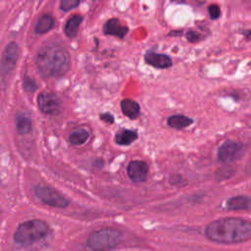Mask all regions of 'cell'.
Returning <instances> with one entry per match:
<instances>
[{"mask_svg":"<svg viewBox=\"0 0 251 251\" xmlns=\"http://www.w3.org/2000/svg\"><path fill=\"white\" fill-rule=\"evenodd\" d=\"M206 236L224 244L239 243L251 238V223L240 218H223L210 223L205 229Z\"/></svg>","mask_w":251,"mask_h":251,"instance_id":"obj_1","label":"cell"},{"mask_svg":"<svg viewBox=\"0 0 251 251\" xmlns=\"http://www.w3.org/2000/svg\"><path fill=\"white\" fill-rule=\"evenodd\" d=\"M35 62L42 75L55 77L67 73L70 66V57L68 51L62 45L48 43L39 49Z\"/></svg>","mask_w":251,"mask_h":251,"instance_id":"obj_2","label":"cell"},{"mask_svg":"<svg viewBox=\"0 0 251 251\" xmlns=\"http://www.w3.org/2000/svg\"><path fill=\"white\" fill-rule=\"evenodd\" d=\"M49 232L48 225L41 220H29L22 223L16 229L14 240L21 245H31L43 239Z\"/></svg>","mask_w":251,"mask_h":251,"instance_id":"obj_3","label":"cell"},{"mask_svg":"<svg viewBox=\"0 0 251 251\" xmlns=\"http://www.w3.org/2000/svg\"><path fill=\"white\" fill-rule=\"evenodd\" d=\"M122 232L115 228H101L90 233L86 246L93 250H109L120 244Z\"/></svg>","mask_w":251,"mask_h":251,"instance_id":"obj_4","label":"cell"},{"mask_svg":"<svg viewBox=\"0 0 251 251\" xmlns=\"http://www.w3.org/2000/svg\"><path fill=\"white\" fill-rule=\"evenodd\" d=\"M34 193L36 197L46 205L58 208H65L69 205V200L53 187L40 184L35 186Z\"/></svg>","mask_w":251,"mask_h":251,"instance_id":"obj_5","label":"cell"},{"mask_svg":"<svg viewBox=\"0 0 251 251\" xmlns=\"http://www.w3.org/2000/svg\"><path fill=\"white\" fill-rule=\"evenodd\" d=\"M37 105L40 111L47 115H57L62 110V103L59 97L53 92H41L37 96Z\"/></svg>","mask_w":251,"mask_h":251,"instance_id":"obj_6","label":"cell"},{"mask_svg":"<svg viewBox=\"0 0 251 251\" xmlns=\"http://www.w3.org/2000/svg\"><path fill=\"white\" fill-rule=\"evenodd\" d=\"M19 58V46L16 42H10L4 49L0 64V71L5 77L14 70Z\"/></svg>","mask_w":251,"mask_h":251,"instance_id":"obj_7","label":"cell"},{"mask_svg":"<svg viewBox=\"0 0 251 251\" xmlns=\"http://www.w3.org/2000/svg\"><path fill=\"white\" fill-rule=\"evenodd\" d=\"M244 153V146L235 141H226L218 150V158L223 163H229L239 159Z\"/></svg>","mask_w":251,"mask_h":251,"instance_id":"obj_8","label":"cell"},{"mask_svg":"<svg viewBox=\"0 0 251 251\" xmlns=\"http://www.w3.org/2000/svg\"><path fill=\"white\" fill-rule=\"evenodd\" d=\"M127 175L131 180L135 182H142L147 178L148 165L139 160L131 161L127 165Z\"/></svg>","mask_w":251,"mask_h":251,"instance_id":"obj_9","label":"cell"},{"mask_svg":"<svg viewBox=\"0 0 251 251\" xmlns=\"http://www.w3.org/2000/svg\"><path fill=\"white\" fill-rule=\"evenodd\" d=\"M144 60L148 65L158 69H167L172 66V59L168 55L153 51L147 52L144 56Z\"/></svg>","mask_w":251,"mask_h":251,"instance_id":"obj_10","label":"cell"},{"mask_svg":"<svg viewBox=\"0 0 251 251\" xmlns=\"http://www.w3.org/2000/svg\"><path fill=\"white\" fill-rule=\"evenodd\" d=\"M104 32L108 35H114L119 38H124L128 32V28L126 25H123L119 19L112 18L105 23Z\"/></svg>","mask_w":251,"mask_h":251,"instance_id":"obj_11","label":"cell"},{"mask_svg":"<svg viewBox=\"0 0 251 251\" xmlns=\"http://www.w3.org/2000/svg\"><path fill=\"white\" fill-rule=\"evenodd\" d=\"M226 208L228 210H248L251 208V198L244 195H238L231 197L226 202Z\"/></svg>","mask_w":251,"mask_h":251,"instance_id":"obj_12","label":"cell"},{"mask_svg":"<svg viewBox=\"0 0 251 251\" xmlns=\"http://www.w3.org/2000/svg\"><path fill=\"white\" fill-rule=\"evenodd\" d=\"M121 109L124 115L131 120L136 119L140 113L139 104L131 99H124L121 102Z\"/></svg>","mask_w":251,"mask_h":251,"instance_id":"obj_13","label":"cell"},{"mask_svg":"<svg viewBox=\"0 0 251 251\" xmlns=\"http://www.w3.org/2000/svg\"><path fill=\"white\" fill-rule=\"evenodd\" d=\"M16 126L19 134H27L31 130L30 117L25 112H19L16 115Z\"/></svg>","mask_w":251,"mask_h":251,"instance_id":"obj_14","label":"cell"},{"mask_svg":"<svg viewBox=\"0 0 251 251\" xmlns=\"http://www.w3.org/2000/svg\"><path fill=\"white\" fill-rule=\"evenodd\" d=\"M53 25L54 18L49 14H44L38 19L34 27V31L37 34H42L49 31L53 27Z\"/></svg>","mask_w":251,"mask_h":251,"instance_id":"obj_15","label":"cell"},{"mask_svg":"<svg viewBox=\"0 0 251 251\" xmlns=\"http://www.w3.org/2000/svg\"><path fill=\"white\" fill-rule=\"evenodd\" d=\"M193 123V120L183 115H173L168 119V125L176 129H181L189 126Z\"/></svg>","mask_w":251,"mask_h":251,"instance_id":"obj_16","label":"cell"},{"mask_svg":"<svg viewBox=\"0 0 251 251\" xmlns=\"http://www.w3.org/2000/svg\"><path fill=\"white\" fill-rule=\"evenodd\" d=\"M82 22V17L79 15L72 16L65 25V33L68 37H74L77 34L79 25Z\"/></svg>","mask_w":251,"mask_h":251,"instance_id":"obj_17","label":"cell"},{"mask_svg":"<svg viewBox=\"0 0 251 251\" xmlns=\"http://www.w3.org/2000/svg\"><path fill=\"white\" fill-rule=\"evenodd\" d=\"M89 137L88 131L83 127H77L74 129L69 136V141L73 145H81Z\"/></svg>","mask_w":251,"mask_h":251,"instance_id":"obj_18","label":"cell"},{"mask_svg":"<svg viewBox=\"0 0 251 251\" xmlns=\"http://www.w3.org/2000/svg\"><path fill=\"white\" fill-rule=\"evenodd\" d=\"M137 138V133L129 129H122L117 132L115 139L120 145H128Z\"/></svg>","mask_w":251,"mask_h":251,"instance_id":"obj_19","label":"cell"},{"mask_svg":"<svg viewBox=\"0 0 251 251\" xmlns=\"http://www.w3.org/2000/svg\"><path fill=\"white\" fill-rule=\"evenodd\" d=\"M81 1L82 0H61L60 8L62 11L67 12L77 7Z\"/></svg>","mask_w":251,"mask_h":251,"instance_id":"obj_20","label":"cell"},{"mask_svg":"<svg viewBox=\"0 0 251 251\" xmlns=\"http://www.w3.org/2000/svg\"><path fill=\"white\" fill-rule=\"evenodd\" d=\"M208 11H209V15H210L211 19H213V20H216L221 16V9L216 4L210 5L208 8Z\"/></svg>","mask_w":251,"mask_h":251,"instance_id":"obj_21","label":"cell"},{"mask_svg":"<svg viewBox=\"0 0 251 251\" xmlns=\"http://www.w3.org/2000/svg\"><path fill=\"white\" fill-rule=\"evenodd\" d=\"M24 87L28 92H33L36 89V83L30 77H25L24 80Z\"/></svg>","mask_w":251,"mask_h":251,"instance_id":"obj_22","label":"cell"},{"mask_svg":"<svg viewBox=\"0 0 251 251\" xmlns=\"http://www.w3.org/2000/svg\"><path fill=\"white\" fill-rule=\"evenodd\" d=\"M100 118H101V120H102V121L106 122L107 124H112V123L114 122V117H113L111 114H109V113L101 114Z\"/></svg>","mask_w":251,"mask_h":251,"instance_id":"obj_23","label":"cell"},{"mask_svg":"<svg viewBox=\"0 0 251 251\" xmlns=\"http://www.w3.org/2000/svg\"><path fill=\"white\" fill-rule=\"evenodd\" d=\"M187 39L189 41H191V42H195V41H197L199 39V34L194 32V31H189L187 33Z\"/></svg>","mask_w":251,"mask_h":251,"instance_id":"obj_24","label":"cell"}]
</instances>
